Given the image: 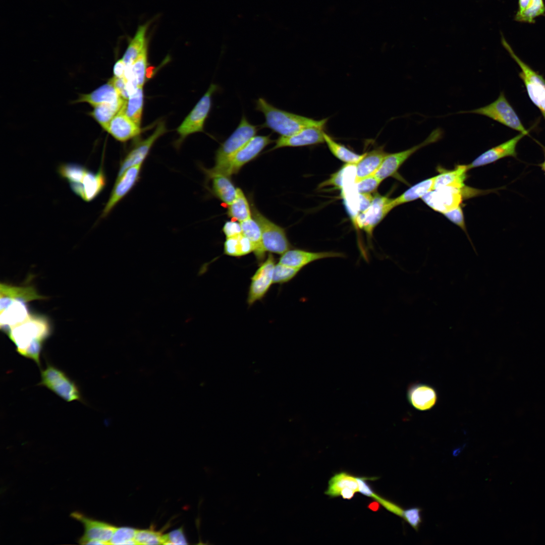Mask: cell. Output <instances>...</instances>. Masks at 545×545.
<instances>
[{"label":"cell","instance_id":"1","mask_svg":"<svg viewBox=\"0 0 545 545\" xmlns=\"http://www.w3.org/2000/svg\"><path fill=\"white\" fill-rule=\"evenodd\" d=\"M5 331L15 345L16 351L40 366L42 345L50 334L47 319L43 316L29 314L22 322Z\"/></svg>","mask_w":545,"mask_h":545},{"label":"cell","instance_id":"3","mask_svg":"<svg viewBox=\"0 0 545 545\" xmlns=\"http://www.w3.org/2000/svg\"><path fill=\"white\" fill-rule=\"evenodd\" d=\"M502 43L520 68L519 76L525 86L528 95L532 103L539 110L545 120V79L515 54L503 36Z\"/></svg>","mask_w":545,"mask_h":545},{"label":"cell","instance_id":"40","mask_svg":"<svg viewBox=\"0 0 545 545\" xmlns=\"http://www.w3.org/2000/svg\"><path fill=\"white\" fill-rule=\"evenodd\" d=\"M301 269L278 262L276 264L274 268L273 284H283L289 282Z\"/></svg>","mask_w":545,"mask_h":545},{"label":"cell","instance_id":"2","mask_svg":"<svg viewBox=\"0 0 545 545\" xmlns=\"http://www.w3.org/2000/svg\"><path fill=\"white\" fill-rule=\"evenodd\" d=\"M255 110L263 113L264 123L261 128H268L281 136H290L311 127L323 128L328 119L316 120L278 108L263 98L255 101Z\"/></svg>","mask_w":545,"mask_h":545},{"label":"cell","instance_id":"13","mask_svg":"<svg viewBox=\"0 0 545 545\" xmlns=\"http://www.w3.org/2000/svg\"><path fill=\"white\" fill-rule=\"evenodd\" d=\"M142 164L127 169L118 176L108 200L103 208L101 217L107 216L115 206L125 196L138 181Z\"/></svg>","mask_w":545,"mask_h":545},{"label":"cell","instance_id":"51","mask_svg":"<svg viewBox=\"0 0 545 545\" xmlns=\"http://www.w3.org/2000/svg\"><path fill=\"white\" fill-rule=\"evenodd\" d=\"M371 193L359 194V211L365 210L371 204L373 196Z\"/></svg>","mask_w":545,"mask_h":545},{"label":"cell","instance_id":"50","mask_svg":"<svg viewBox=\"0 0 545 545\" xmlns=\"http://www.w3.org/2000/svg\"><path fill=\"white\" fill-rule=\"evenodd\" d=\"M127 66L122 59L118 60L113 67L114 77L118 78H125Z\"/></svg>","mask_w":545,"mask_h":545},{"label":"cell","instance_id":"25","mask_svg":"<svg viewBox=\"0 0 545 545\" xmlns=\"http://www.w3.org/2000/svg\"><path fill=\"white\" fill-rule=\"evenodd\" d=\"M469 170L467 165H458L452 170H441L434 178L433 190L444 187L459 189L464 187V182Z\"/></svg>","mask_w":545,"mask_h":545},{"label":"cell","instance_id":"32","mask_svg":"<svg viewBox=\"0 0 545 545\" xmlns=\"http://www.w3.org/2000/svg\"><path fill=\"white\" fill-rule=\"evenodd\" d=\"M1 297L9 299L20 300L27 303L38 299L46 298L38 294L32 286L16 287L1 283Z\"/></svg>","mask_w":545,"mask_h":545},{"label":"cell","instance_id":"4","mask_svg":"<svg viewBox=\"0 0 545 545\" xmlns=\"http://www.w3.org/2000/svg\"><path fill=\"white\" fill-rule=\"evenodd\" d=\"M259 126L251 124L243 115L235 131L217 150L215 164L212 169H217L226 164L234 154L255 136Z\"/></svg>","mask_w":545,"mask_h":545},{"label":"cell","instance_id":"49","mask_svg":"<svg viewBox=\"0 0 545 545\" xmlns=\"http://www.w3.org/2000/svg\"><path fill=\"white\" fill-rule=\"evenodd\" d=\"M391 512L401 517H403L404 510L392 502L385 499L378 495L374 499Z\"/></svg>","mask_w":545,"mask_h":545},{"label":"cell","instance_id":"45","mask_svg":"<svg viewBox=\"0 0 545 545\" xmlns=\"http://www.w3.org/2000/svg\"><path fill=\"white\" fill-rule=\"evenodd\" d=\"M458 206L443 212L442 214L449 221L466 232L464 216L461 207Z\"/></svg>","mask_w":545,"mask_h":545},{"label":"cell","instance_id":"44","mask_svg":"<svg viewBox=\"0 0 545 545\" xmlns=\"http://www.w3.org/2000/svg\"><path fill=\"white\" fill-rule=\"evenodd\" d=\"M421 509L418 507H412L404 511L402 518L413 529L418 531L422 522Z\"/></svg>","mask_w":545,"mask_h":545},{"label":"cell","instance_id":"9","mask_svg":"<svg viewBox=\"0 0 545 545\" xmlns=\"http://www.w3.org/2000/svg\"><path fill=\"white\" fill-rule=\"evenodd\" d=\"M443 135V131L440 128H437L420 144L402 151L387 153L373 175L381 182L393 176L396 174L402 164L414 153L426 145L437 142L442 138Z\"/></svg>","mask_w":545,"mask_h":545},{"label":"cell","instance_id":"30","mask_svg":"<svg viewBox=\"0 0 545 545\" xmlns=\"http://www.w3.org/2000/svg\"><path fill=\"white\" fill-rule=\"evenodd\" d=\"M347 488L359 492L357 477L346 472H341L331 477L325 494L331 497H337L340 496L343 490Z\"/></svg>","mask_w":545,"mask_h":545},{"label":"cell","instance_id":"17","mask_svg":"<svg viewBox=\"0 0 545 545\" xmlns=\"http://www.w3.org/2000/svg\"><path fill=\"white\" fill-rule=\"evenodd\" d=\"M525 135L520 133L511 139L485 151L467 165L469 170L485 166L506 157H516L517 144Z\"/></svg>","mask_w":545,"mask_h":545},{"label":"cell","instance_id":"31","mask_svg":"<svg viewBox=\"0 0 545 545\" xmlns=\"http://www.w3.org/2000/svg\"><path fill=\"white\" fill-rule=\"evenodd\" d=\"M143 87H137L125 100L121 110L140 126L143 106Z\"/></svg>","mask_w":545,"mask_h":545},{"label":"cell","instance_id":"7","mask_svg":"<svg viewBox=\"0 0 545 545\" xmlns=\"http://www.w3.org/2000/svg\"><path fill=\"white\" fill-rule=\"evenodd\" d=\"M38 385L46 387L67 402L82 401L77 385L63 371L51 364L41 371Z\"/></svg>","mask_w":545,"mask_h":545},{"label":"cell","instance_id":"6","mask_svg":"<svg viewBox=\"0 0 545 545\" xmlns=\"http://www.w3.org/2000/svg\"><path fill=\"white\" fill-rule=\"evenodd\" d=\"M272 140L270 135L255 136L246 143L224 166L213 170H207L209 177L217 174L229 176L237 173L245 164L256 157Z\"/></svg>","mask_w":545,"mask_h":545},{"label":"cell","instance_id":"38","mask_svg":"<svg viewBox=\"0 0 545 545\" xmlns=\"http://www.w3.org/2000/svg\"><path fill=\"white\" fill-rule=\"evenodd\" d=\"M88 171L85 167L74 163L61 165L58 172L60 176L70 184H80Z\"/></svg>","mask_w":545,"mask_h":545},{"label":"cell","instance_id":"41","mask_svg":"<svg viewBox=\"0 0 545 545\" xmlns=\"http://www.w3.org/2000/svg\"><path fill=\"white\" fill-rule=\"evenodd\" d=\"M137 529L123 527L116 528L110 541L112 544H135V536Z\"/></svg>","mask_w":545,"mask_h":545},{"label":"cell","instance_id":"28","mask_svg":"<svg viewBox=\"0 0 545 545\" xmlns=\"http://www.w3.org/2000/svg\"><path fill=\"white\" fill-rule=\"evenodd\" d=\"M434 178L435 177H433L420 181L410 187L398 197L392 199L391 204L393 207L422 198L433 190Z\"/></svg>","mask_w":545,"mask_h":545},{"label":"cell","instance_id":"36","mask_svg":"<svg viewBox=\"0 0 545 545\" xmlns=\"http://www.w3.org/2000/svg\"><path fill=\"white\" fill-rule=\"evenodd\" d=\"M324 138V143L332 154L346 164L355 165L364 155V153L359 154L351 151L344 145L337 142L325 133Z\"/></svg>","mask_w":545,"mask_h":545},{"label":"cell","instance_id":"12","mask_svg":"<svg viewBox=\"0 0 545 545\" xmlns=\"http://www.w3.org/2000/svg\"><path fill=\"white\" fill-rule=\"evenodd\" d=\"M274 256L269 253L251 278L247 302L250 306L262 299L273 284Z\"/></svg>","mask_w":545,"mask_h":545},{"label":"cell","instance_id":"11","mask_svg":"<svg viewBox=\"0 0 545 545\" xmlns=\"http://www.w3.org/2000/svg\"><path fill=\"white\" fill-rule=\"evenodd\" d=\"M391 200V198L375 194L370 206L355 216V225L371 237L375 227L394 208Z\"/></svg>","mask_w":545,"mask_h":545},{"label":"cell","instance_id":"21","mask_svg":"<svg viewBox=\"0 0 545 545\" xmlns=\"http://www.w3.org/2000/svg\"><path fill=\"white\" fill-rule=\"evenodd\" d=\"M123 99L111 80L88 93L81 94L74 103L85 102L92 107L103 103H123Z\"/></svg>","mask_w":545,"mask_h":545},{"label":"cell","instance_id":"35","mask_svg":"<svg viewBox=\"0 0 545 545\" xmlns=\"http://www.w3.org/2000/svg\"><path fill=\"white\" fill-rule=\"evenodd\" d=\"M253 252L250 240L243 234L226 238L224 243V253L233 257H241Z\"/></svg>","mask_w":545,"mask_h":545},{"label":"cell","instance_id":"23","mask_svg":"<svg viewBox=\"0 0 545 545\" xmlns=\"http://www.w3.org/2000/svg\"><path fill=\"white\" fill-rule=\"evenodd\" d=\"M408 400L415 409L426 411L432 408L436 404L437 394L432 387L422 383L411 385L408 389Z\"/></svg>","mask_w":545,"mask_h":545},{"label":"cell","instance_id":"18","mask_svg":"<svg viewBox=\"0 0 545 545\" xmlns=\"http://www.w3.org/2000/svg\"><path fill=\"white\" fill-rule=\"evenodd\" d=\"M106 177L100 166L96 173L89 170L80 184H70L73 192L86 202L96 198L103 190L106 185Z\"/></svg>","mask_w":545,"mask_h":545},{"label":"cell","instance_id":"37","mask_svg":"<svg viewBox=\"0 0 545 545\" xmlns=\"http://www.w3.org/2000/svg\"><path fill=\"white\" fill-rule=\"evenodd\" d=\"M228 214L234 220L239 222L251 217L248 201L243 191L239 188H237L236 197L229 205Z\"/></svg>","mask_w":545,"mask_h":545},{"label":"cell","instance_id":"8","mask_svg":"<svg viewBox=\"0 0 545 545\" xmlns=\"http://www.w3.org/2000/svg\"><path fill=\"white\" fill-rule=\"evenodd\" d=\"M218 89L219 86L216 84H211L206 92L177 128L180 136L178 143H181L190 134L203 131L205 122L211 108L212 95Z\"/></svg>","mask_w":545,"mask_h":545},{"label":"cell","instance_id":"43","mask_svg":"<svg viewBox=\"0 0 545 545\" xmlns=\"http://www.w3.org/2000/svg\"><path fill=\"white\" fill-rule=\"evenodd\" d=\"M381 182L374 175L369 176L356 183L357 191L358 194L371 193L375 191Z\"/></svg>","mask_w":545,"mask_h":545},{"label":"cell","instance_id":"48","mask_svg":"<svg viewBox=\"0 0 545 545\" xmlns=\"http://www.w3.org/2000/svg\"><path fill=\"white\" fill-rule=\"evenodd\" d=\"M223 231L226 238L242 234L240 223H239L235 221L227 222L223 227Z\"/></svg>","mask_w":545,"mask_h":545},{"label":"cell","instance_id":"27","mask_svg":"<svg viewBox=\"0 0 545 545\" xmlns=\"http://www.w3.org/2000/svg\"><path fill=\"white\" fill-rule=\"evenodd\" d=\"M149 25V23H146L139 26L134 36L130 40L122 58L127 67L132 64L148 44L146 34Z\"/></svg>","mask_w":545,"mask_h":545},{"label":"cell","instance_id":"22","mask_svg":"<svg viewBox=\"0 0 545 545\" xmlns=\"http://www.w3.org/2000/svg\"><path fill=\"white\" fill-rule=\"evenodd\" d=\"M106 131L117 140L124 142L138 136L141 128L120 110L110 122Z\"/></svg>","mask_w":545,"mask_h":545},{"label":"cell","instance_id":"19","mask_svg":"<svg viewBox=\"0 0 545 545\" xmlns=\"http://www.w3.org/2000/svg\"><path fill=\"white\" fill-rule=\"evenodd\" d=\"M345 257L343 253L335 251L312 252L301 249H289L280 257V263L301 269L318 260L332 257Z\"/></svg>","mask_w":545,"mask_h":545},{"label":"cell","instance_id":"46","mask_svg":"<svg viewBox=\"0 0 545 545\" xmlns=\"http://www.w3.org/2000/svg\"><path fill=\"white\" fill-rule=\"evenodd\" d=\"M162 544H187V542L182 528L177 529L168 534L162 535Z\"/></svg>","mask_w":545,"mask_h":545},{"label":"cell","instance_id":"24","mask_svg":"<svg viewBox=\"0 0 545 545\" xmlns=\"http://www.w3.org/2000/svg\"><path fill=\"white\" fill-rule=\"evenodd\" d=\"M387 154L382 147H378L365 153L363 157L355 165V184L365 178L373 175Z\"/></svg>","mask_w":545,"mask_h":545},{"label":"cell","instance_id":"42","mask_svg":"<svg viewBox=\"0 0 545 545\" xmlns=\"http://www.w3.org/2000/svg\"><path fill=\"white\" fill-rule=\"evenodd\" d=\"M134 539L138 544H162V535L150 529L137 530Z\"/></svg>","mask_w":545,"mask_h":545},{"label":"cell","instance_id":"33","mask_svg":"<svg viewBox=\"0 0 545 545\" xmlns=\"http://www.w3.org/2000/svg\"><path fill=\"white\" fill-rule=\"evenodd\" d=\"M212 179V189L214 194L223 202L230 205L236 195V189L228 176L217 174L211 177Z\"/></svg>","mask_w":545,"mask_h":545},{"label":"cell","instance_id":"20","mask_svg":"<svg viewBox=\"0 0 545 545\" xmlns=\"http://www.w3.org/2000/svg\"><path fill=\"white\" fill-rule=\"evenodd\" d=\"M323 128L311 127L305 128L290 136H281L271 150L284 147H302L324 142Z\"/></svg>","mask_w":545,"mask_h":545},{"label":"cell","instance_id":"34","mask_svg":"<svg viewBox=\"0 0 545 545\" xmlns=\"http://www.w3.org/2000/svg\"><path fill=\"white\" fill-rule=\"evenodd\" d=\"M124 103H103L96 105L92 107L89 115L106 131L110 122L120 111Z\"/></svg>","mask_w":545,"mask_h":545},{"label":"cell","instance_id":"52","mask_svg":"<svg viewBox=\"0 0 545 545\" xmlns=\"http://www.w3.org/2000/svg\"><path fill=\"white\" fill-rule=\"evenodd\" d=\"M531 0H518L519 10L517 13H522L528 6Z\"/></svg>","mask_w":545,"mask_h":545},{"label":"cell","instance_id":"29","mask_svg":"<svg viewBox=\"0 0 545 545\" xmlns=\"http://www.w3.org/2000/svg\"><path fill=\"white\" fill-rule=\"evenodd\" d=\"M147 45L131 65L127 68L125 78L136 87H143L146 80Z\"/></svg>","mask_w":545,"mask_h":545},{"label":"cell","instance_id":"14","mask_svg":"<svg viewBox=\"0 0 545 545\" xmlns=\"http://www.w3.org/2000/svg\"><path fill=\"white\" fill-rule=\"evenodd\" d=\"M71 516L81 522L84 527V534L80 538V544H85L90 540H99L104 544H110L112 536L116 527L103 521L88 517L81 513L74 512Z\"/></svg>","mask_w":545,"mask_h":545},{"label":"cell","instance_id":"5","mask_svg":"<svg viewBox=\"0 0 545 545\" xmlns=\"http://www.w3.org/2000/svg\"><path fill=\"white\" fill-rule=\"evenodd\" d=\"M461 113H473L487 117L525 135L528 134L515 110L507 100L504 92L498 98L485 106Z\"/></svg>","mask_w":545,"mask_h":545},{"label":"cell","instance_id":"26","mask_svg":"<svg viewBox=\"0 0 545 545\" xmlns=\"http://www.w3.org/2000/svg\"><path fill=\"white\" fill-rule=\"evenodd\" d=\"M240 223L242 234L250 240L255 258L261 264L264 260L266 251L263 246L261 231L258 223L251 217Z\"/></svg>","mask_w":545,"mask_h":545},{"label":"cell","instance_id":"16","mask_svg":"<svg viewBox=\"0 0 545 545\" xmlns=\"http://www.w3.org/2000/svg\"><path fill=\"white\" fill-rule=\"evenodd\" d=\"M166 132L165 123L160 122L149 136L138 142L125 156L121 162L118 176L131 167L142 164L156 140Z\"/></svg>","mask_w":545,"mask_h":545},{"label":"cell","instance_id":"47","mask_svg":"<svg viewBox=\"0 0 545 545\" xmlns=\"http://www.w3.org/2000/svg\"><path fill=\"white\" fill-rule=\"evenodd\" d=\"M349 164L343 166L337 172L332 175L330 178L323 182L321 186H332L337 189L343 187V176Z\"/></svg>","mask_w":545,"mask_h":545},{"label":"cell","instance_id":"39","mask_svg":"<svg viewBox=\"0 0 545 545\" xmlns=\"http://www.w3.org/2000/svg\"><path fill=\"white\" fill-rule=\"evenodd\" d=\"M545 6L543 0H531L526 8L521 13L515 15L517 21L534 23L535 18L544 15Z\"/></svg>","mask_w":545,"mask_h":545},{"label":"cell","instance_id":"10","mask_svg":"<svg viewBox=\"0 0 545 545\" xmlns=\"http://www.w3.org/2000/svg\"><path fill=\"white\" fill-rule=\"evenodd\" d=\"M254 219L261 231L262 244L265 251L282 255L290 249V244L283 228L277 225L259 211L253 209Z\"/></svg>","mask_w":545,"mask_h":545},{"label":"cell","instance_id":"53","mask_svg":"<svg viewBox=\"0 0 545 545\" xmlns=\"http://www.w3.org/2000/svg\"><path fill=\"white\" fill-rule=\"evenodd\" d=\"M540 166H541V168L542 170L545 173V159H544V160L543 161V162L541 164Z\"/></svg>","mask_w":545,"mask_h":545},{"label":"cell","instance_id":"15","mask_svg":"<svg viewBox=\"0 0 545 545\" xmlns=\"http://www.w3.org/2000/svg\"><path fill=\"white\" fill-rule=\"evenodd\" d=\"M462 189L444 187L431 191L422 199L434 210L443 213L460 205L463 199Z\"/></svg>","mask_w":545,"mask_h":545}]
</instances>
